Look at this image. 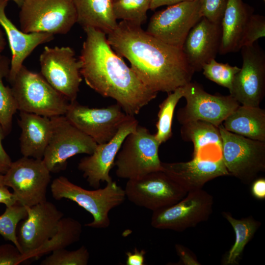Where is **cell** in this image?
Returning a JSON list of instances; mask_svg holds the SVG:
<instances>
[{"label":"cell","mask_w":265,"mask_h":265,"mask_svg":"<svg viewBox=\"0 0 265 265\" xmlns=\"http://www.w3.org/2000/svg\"><path fill=\"white\" fill-rule=\"evenodd\" d=\"M51 172L42 159L23 157L12 162L3 175V185L10 187L18 203L30 207L46 201Z\"/></svg>","instance_id":"9c48e42d"},{"label":"cell","mask_w":265,"mask_h":265,"mask_svg":"<svg viewBox=\"0 0 265 265\" xmlns=\"http://www.w3.org/2000/svg\"><path fill=\"white\" fill-rule=\"evenodd\" d=\"M19 18L23 32L53 35L67 34L77 21L72 0H24Z\"/></svg>","instance_id":"8992f818"},{"label":"cell","mask_w":265,"mask_h":265,"mask_svg":"<svg viewBox=\"0 0 265 265\" xmlns=\"http://www.w3.org/2000/svg\"><path fill=\"white\" fill-rule=\"evenodd\" d=\"M90 257L89 252L85 246L76 250L65 248L54 250L41 262V265H86Z\"/></svg>","instance_id":"836d02e7"},{"label":"cell","mask_w":265,"mask_h":265,"mask_svg":"<svg viewBox=\"0 0 265 265\" xmlns=\"http://www.w3.org/2000/svg\"><path fill=\"white\" fill-rule=\"evenodd\" d=\"M162 170L187 192L202 189L208 181L230 175L222 157H193L187 162H161Z\"/></svg>","instance_id":"d6986e66"},{"label":"cell","mask_w":265,"mask_h":265,"mask_svg":"<svg viewBox=\"0 0 265 265\" xmlns=\"http://www.w3.org/2000/svg\"><path fill=\"white\" fill-rule=\"evenodd\" d=\"M195 0H151L150 9L154 10L163 5H171L179 2Z\"/></svg>","instance_id":"b9f144b4"},{"label":"cell","mask_w":265,"mask_h":265,"mask_svg":"<svg viewBox=\"0 0 265 265\" xmlns=\"http://www.w3.org/2000/svg\"><path fill=\"white\" fill-rule=\"evenodd\" d=\"M265 36V17L264 16L253 14L245 27L240 43L241 48L250 46L259 38ZM240 48V49H241Z\"/></svg>","instance_id":"e575fe53"},{"label":"cell","mask_w":265,"mask_h":265,"mask_svg":"<svg viewBox=\"0 0 265 265\" xmlns=\"http://www.w3.org/2000/svg\"><path fill=\"white\" fill-rule=\"evenodd\" d=\"M26 208L27 216L21 222L17 237L21 252L28 261L54 235L63 213L47 200Z\"/></svg>","instance_id":"e0dca14e"},{"label":"cell","mask_w":265,"mask_h":265,"mask_svg":"<svg viewBox=\"0 0 265 265\" xmlns=\"http://www.w3.org/2000/svg\"><path fill=\"white\" fill-rule=\"evenodd\" d=\"M254 9L242 0H227L221 20L222 34L219 50L220 54L240 50L242 35Z\"/></svg>","instance_id":"603a6c76"},{"label":"cell","mask_w":265,"mask_h":265,"mask_svg":"<svg viewBox=\"0 0 265 265\" xmlns=\"http://www.w3.org/2000/svg\"><path fill=\"white\" fill-rule=\"evenodd\" d=\"M26 261L23 254L14 244L0 245V265H18Z\"/></svg>","instance_id":"8d00e7d4"},{"label":"cell","mask_w":265,"mask_h":265,"mask_svg":"<svg viewBox=\"0 0 265 265\" xmlns=\"http://www.w3.org/2000/svg\"><path fill=\"white\" fill-rule=\"evenodd\" d=\"M17 203V199L14 193L10 192L6 186L0 185V203L5 205L6 207H9Z\"/></svg>","instance_id":"ab89813d"},{"label":"cell","mask_w":265,"mask_h":265,"mask_svg":"<svg viewBox=\"0 0 265 265\" xmlns=\"http://www.w3.org/2000/svg\"><path fill=\"white\" fill-rule=\"evenodd\" d=\"M182 138L194 145L193 158L200 157L205 148L217 147L222 149V140L218 127L203 121L189 122L182 125Z\"/></svg>","instance_id":"484cf974"},{"label":"cell","mask_w":265,"mask_h":265,"mask_svg":"<svg viewBox=\"0 0 265 265\" xmlns=\"http://www.w3.org/2000/svg\"><path fill=\"white\" fill-rule=\"evenodd\" d=\"M86 38L79 60L86 84L104 97L113 99L127 115L134 116L158 93L147 88L108 44L106 34L83 28Z\"/></svg>","instance_id":"7a4b0ae2"},{"label":"cell","mask_w":265,"mask_h":265,"mask_svg":"<svg viewBox=\"0 0 265 265\" xmlns=\"http://www.w3.org/2000/svg\"><path fill=\"white\" fill-rule=\"evenodd\" d=\"M221 157L229 175L246 184L265 170V142L251 139L219 127Z\"/></svg>","instance_id":"52a82bcc"},{"label":"cell","mask_w":265,"mask_h":265,"mask_svg":"<svg viewBox=\"0 0 265 265\" xmlns=\"http://www.w3.org/2000/svg\"><path fill=\"white\" fill-rule=\"evenodd\" d=\"M10 61L0 54V123L5 135L10 132L13 117L18 110L11 88L6 86L3 82V78L8 77Z\"/></svg>","instance_id":"f1b7e54d"},{"label":"cell","mask_w":265,"mask_h":265,"mask_svg":"<svg viewBox=\"0 0 265 265\" xmlns=\"http://www.w3.org/2000/svg\"><path fill=\"white\" fill-rule=\"evenodd\" d=\"M138 125L137 120L134 116H130L110 140L97 144L92 154L80 159L78 168L91 187L98 188L101 182L107 183L112 181L109 173L114 166L117 154L126 136Z\"/></svg>","instance_id":"ac0fdd59"},{"label":"cell","mask_w":265,"mask_h":265,"mask_svg":"<svg viewBox=\"0 0 265 265\" xmlns=\"http://www.w3.org/2000/svg\"><path fill=\"white\" fill-rule=\"evenodd\" d=\"M151 0H115L112 8L116 20L141 26L147 20Z\"/></svg>","instance_id":"4dcf8cb0"},{"label":"cell","mask_w":265,"mask_h":265,"mask_svg":"<svg viewBox=\"0 0 265 265\" xmlns=\"http://www.w3.org/2000/svg\"><path fill=\"white\" fill-rule=\"evenodd\" d=\"M17 109L47 117L65 115L70 102L24 65L10 83Z\"/></svg>","instance_id":"277c9868"},{"label":"cell","mask_w":265,"mask_h":265,"mask_svg":"<svg viewBox=\"0 0 265 265\" xmlns=\"http://www.w3.org/2000/svg\"><path fill=\"white\" fill-rule=\"evenodd\" d=\"M7 0L8 1L12 0L14 1L19 7H20L22 4H23L24 0Z\"/></svg>","instance_id":"ee69618b"},{"label":"cell","mask_w":265,"mask_h":265,"mask_svg":"<svg viewBox=\"0 0 265 265\" xmlns=\"http://www.w3.org/2000/svg\"><path fill=\"white\" fill-rule=\"evenodd\" d=\"M251 186V193L253 196L259 199L265 198V179L261 178L255 180Z\"/></svg>","instance_id":"60d3db41"},{"label":"cell","mask_w":265,"mask_h":265,"mask_svg":"<svg viewBox=\"0 0 265 265\" xmlns=\"http://www.w3.org/2000/svg\"><path fill=\"white\" fill-rule=\"evenodd\" d=\"M160 145L155 134L138 125L126 136L117 154L114 161L116 175L128 180L161 170L162 162L159 157Z\"/></svg>","instance_id":"5b68a950"},{"label":"cell","mask_w":265,"mask_h":265,"mask_svg":"<svg viewBox=\"0 0 265 265\" xmlns=\"http://www.w3.org/2000/svg\"><path fill=\"white\" fill-rule=\"evenodd\" d=\"M223 215L232 226L236 236L235 242L226 256L224 263L228 265H237L245 245L251 239L260 224L251 216L238 219L225 212H223Z\"/></svg>","instance_id":"83f0119b"},{"label":"cell","mask_w":265,"mask_h":265,"mask_svg":"<svg viewBox=\"0 0 265 265\" xmlns=\"http://www.w3.org/2000/svg\"><path fill=\"white\" fill-rule=\"evenodd\" d=\"M183 88V97L186 99V104L178 110L177 114L181 125L203 121L219 127L239 105L230 95H212L196 82L190 81Z\"/></svg>","instance_id":"5bb4252c"},{"label":"cell","mask_w":265,"mask_h":265,"mask_svg":"<svg viewBox=\"0 0 265 265\" xmlns=\"http://www.w3.org/2000/svg\"><path fill=\"white\" fill-rule=\"evenodd\" d=\"M5 136L0 123V174L2 175L6 173L12 162L9 156L5 151L2 145V139Z\"/></svg>","instance_id":"74e56055"},{"label":"cell","mask_w":265,"mask_h":265,"mask_svg":"<svg viewBox=\"0 0 265 265\" xmlns=\"http://www.w3.org/2000/svg\"><path fill=\"white\" fill-rule=\"evenodd\" d=\"M50 118L52 132L42 159L51 173L64 170L67 160L76 155H89L93 153L97 146L96 142L65 115Z\"/></svg>","instance_id":"ba28073f"},{"label":"cell","mask_w":265,"mask_h":265,"mask_svg":"<svg viewBox=\"0 0 265 265\" xmlns=\"http://www.w3.org/2000/svg\"><path fill=\"white\" fill-rule=\"evenodd\" d=\"M124 191L131 202L153 212L176 204L187 193L162 170L128 180Z\"/></svg>","instance_id":"30bf717a"},{"label":"cell","mask_w":265,"mask_h":265,"mask_svg":"<svg viewBox=\"0 0 265 265\" xmlns=\"http://www.w3.org/2000/svg\"><path fill=\"white\" fill-rule=\"evenodd\" d=\"M236 66L222 63L212 59L202 67L203 74L206 78L217 84L231 90L234 77L240 70Z\"/></svg>","instance_id":"d6a6232c"},{"label":"cell","mask_w":265,"mask_h":265,"mask_svg":"<svg viewBox=\"0 0 265 265\" xmlns=\"http://www.w3.org/2000/svg\"><path fill=\"white\" fill-rule=\"evenodd\" d=\"M213 197L202 189L191 191L176 204L153 212L154 228L182 232L208 220L212 212Z\"/></svg>","instance_id":"7c38bea8"},{"label":"cell","mask_w":265,"mask_h":265,"mask_svg":"<svg viewBox=\"0 0 265 265\" xmlns=\"http://www.w3.org/2000/svg\"><path fill=\"white\" fill-rule=\"evenodd\" d=\"M6 44V43L4 36L3 32L0 29V54L4 49Z\"/></svg>","instance_id":"7bdbcfd3"},{"label":"cell","mask_w":265,"mask_h":265,"mask_svg":"<svg viewBox=\"0 0 265 265\" xmlns=\"http://www.w3.org/2000/svg\"><path fill=\"white\" fill-rule=\"evenodd\" d=\"M65 116L97 144L110 140L130 116L117 103L106 107L91 108L77 100L69 103Z\"/></svg>","instance_id":"9a60e30c"},{"label":"cell","mask_w":265,"mask_h":265,"mask_svg":"<svg viewBox=\"0 0 265 265\" xmlns=\"http://www.w3.org/2000/svg\"><path fill=\"white\" fill-rule=\"evenodd\" d=\"M146 252L144 249L138 250L135 248L133 252L128 251L126 253L127 259L126 265H144L145 256Z\"/></svg>","instance_id":"f35d334b"},{"label":"cell","mask_w":265,"mask_h":265,"mask_svg":"<svg viewBox=\"0 0 265 265\" xmlns=\"http://www.w3.org/2000/svg\"><path fill=\"white\" fill-rule=\"evenodd\" d=\"M26 216V207L18 203L6 207L3 213L0 215V235L5 239L11 241L20 251L17 237V227L18 223Z\"/></svg>","instance_id":"1f68e13d"},{"label":"cell","mask_w":265,"mask_h":265,"mask_svg":"<svg viewBox=\"0 0 265 265\" xmlns=\"http://www.w3.org/2000/svg\"><path fill=\"white\" fill-rule=\"evenodd\" d=\"M201 18L199 0L183 1L156 12L145 31L161 41L182 49L190 30Z\"/></svg>","instance_id":"4fadbf2b"},{"label":"cell","mask_w":265,"mask_h":265,"mask_svg":"<svg viewBox=\"0 0 265 265\" xmlns=\"http://www.w3.org/2000/svg\"><path fill=\"white\" fill-rule=\"evenodd\" d=\"M82 232V225L78 220L71 217H62L54 235L34 253L33 259H37L56 250L65 248L78 241Z\"/></svg>","instance_id":"4316f807"},{"label":"cell","mask_w":265,"mask_h":265,"mask_svg":"<svg viewBox=\"0 0 265 265\" xmlns=\"http://www.w3.org/2000/svg\"><path fill=\"white\" fill-rule=\"evenodd\" d=\"M264 1H265V0H263Z\"/></svg>","instance_id":"bcb514c9"},{"label":"cell","mask_w":265,"mask_h":265,"mask_svg":"<svg viewBox=\"0 0 265 265\" xmlns=\"http://www.w3.org/2000/svg\"><path fill=\"white\" fill-rule=\"evenodd\" d=\"M3 175L0 174V185H3Z\"/></svg>","instance_id":"f6af8a7d"},{"label":"cell","mask_w":265,"mask_h":265,"mask_svg":"<svg viewBox=\"0 0 265 265\" xmlns=\"http://www.w3.org/2000/svg\"><path fill=\"white\" fill-rule=\"evenodd\" d=\"M41 75L70 102L76 100L82 79L80 64L70 47L45 46L39 56Z\"/></svg>","instance_id":"8fae6325"},{"label":"cell","mask_w":265,"mask_h":265,"mask_svg":"<svg viewBox=\"0 0 265 265\" xmlns=\"http://www.w3.org/2000/svg\"><path fill=\"white\" fill-rule=\"evenodd\" d=\"M257 41L240 49L242 67L229 91L242 105L259 106L265 94V53Z\"/></svg>","instance_id":"2e32d148"},{"label":"cell","mask_w":265,"mask_h":265,"mask_svg":"<svg viewBox=\"0 0 265 265\" xmlns=\"http://www.w3.org/2000/svg\"><path fill=\"white\" fill-rule=\"evenodd\" d=\"M51 190L55 200L65 198L74 201L90 213L93 220L85 226L95 229L108 228L110 224L109 212L121 205L126 198L124 189L113 180L103 188L90 190L61 176L53 181Z\"/></svg>","instance_id":"3957f363"},{"label":"cell","mask_w":265,"mask_h":265,"mask_svg":"<svg viewBox=\"0 0 265 265\" xmlns=\"http://www.w3.org/2000/svg\"><path fill=\"white\" fill-rule=\"evenodd\" d=\"M106 37L113 51L129 60L150 90L168 93L191 81L195 72L182 50L156 38L141 26L121 21Z\"/></svg>","instance_id":"6da1fadb"},{"label":"cell","mask_w":265,"mask_h":265,"mask_svg":"<svg viewBox=\"0 0 265 265\" xmlns=\"http://www.w3.org/2000/svg\"><path fill=\"white\" fill-rule=\"evenodd\" d=\"M112 0V1H114V0Z\"/></svg>","instance_id":"7dc6e473"},{"label":"cell","mask_w":265,"mask_h":265,"mask_svg":"<svg viewBox=\"0 0 265 265\" xmlns=\"http://www.w3.org/2000/svg\"><path fill=\"white\" fill-rule=\"evenodd\" d=\"M221 34L220 23L204 17L190 30L182 50L195 72L201 71L204 64L215 59L219 53Z\"/></svg>","instance_id":"ffe728a7"},{"label":"cell","mask_w":265,"mask_h":265,"mask_svg":"<svg viewBox=\"0 0 265 265\" xmlns=\"http://www.w3.org/2000/svg\"><path fill=\"white\" fill-rule=\"evenodd\" d=\"M19 116L22 155L24 157L42 159L51 134V118L23 111H20Z\"/></svg>","instance_id":"7402d4cb"},{"label":"cell","mask_w":265,"mask_h":265,"mask_svg":"<svg viewBox=\"0 0 265 265\" xmlns=\"http://www.w3.org/2000/svg\"><path fill=\"white\" fill-rule=\"evenodd\" d=\"M227 0H199L202 17L209 21L220 23Z\"/></svg>","instance_id":"d590c367"},{"label":"cell","mask_w":265,"mask_h":265,"mask_svg":"<svg viewBox=\"0 0 265 265\" xmlns=\"http://www.w3.org/2000/svg\"><path fill=\"white\" fill-rule=\"evenodd\" d=\"M72 0L77 12V23L83 28L93 27L107 35L116 27L118 23L112 0Z\"/></svg>","instance_id":"d4e9b609"},{"label":"cell","mask_w":265,"mask_h":265,"mask_svg":"<svg viewBox=\"0 0 265 265\" xmlns=\"http://www.w3.org/2000/svg\"><path fill=\"white\" fill-rule=\"evenodd\" d=\"M224 128L251 139L265 142V110L239 105L223 122Z\"/></svg>","instance_id":"cb8c5ba5"},{"label":"cell","mask_w":265,"mask_h":265,"mask_svg":"<svg viewBox=\"0 0 265 265\" xmlns=\"http://www.w3.org/2000/svg\"><path fill=\"white\" fill-rule=\"evenodd\" d=\"M183 86L168 93L167 97L159 105L156 123L157 132L155 136L160 145L170 139L172 135V125L175 107L183 97Z\"/></svg>","instance_id":"f546056e"},{"label":"cell","mask_w":265,"mask_h":265,"mask_svg":"<svg viewBox=\"0 0 265 265\" xmlns=\"http://www.w3.org/2000/svg\"><path fill=\"white\" fill-rule=\"evenodd\" d=\"M8 1L0 0V25L5 32L11 52L7 77L11 83L23 65L25 60L37 47L53 40L54 35L46 32L26 33L19 29L5 13Z\"/></svg>","instance_id":"44dd1931"}]
</instances>
